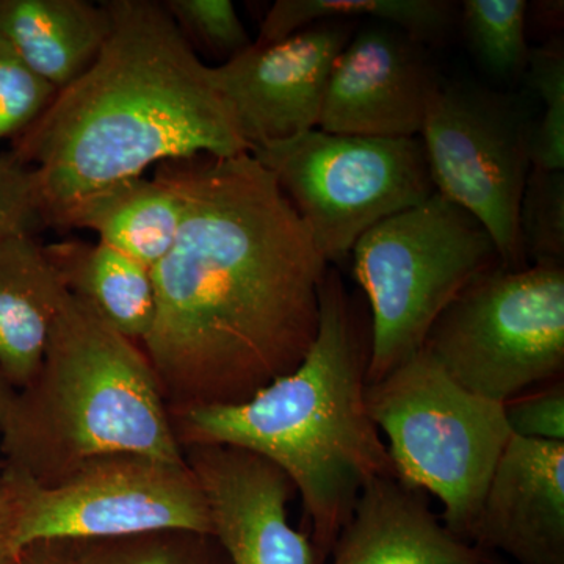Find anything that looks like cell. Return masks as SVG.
<instances>
[{
	"label": "cell",
	"instance_id": "cell-11",
	"mask_svg": "<svg viewBox=\"0 0 564 564\" xmlns=\"http://www.w3.org/2000/svg\"><path fill=\"white\" fill-rule=\"evenodd\" d=\"M352 31L351 21L317 22L210 66L250 151L318 129L334 61Z\"/></svg>",
	"mask_w": 564,
	"mask_h": 564
},
{
	"label": "cell",
	"instance_id": "cell-9",
	"mask_svg": "<svg viewBox=\"0 0 564 564\" xmlns=\"http://www.w3.org/2000/svg\"><path fill=\"white\" fill-rule=\"evenodd\" d=\"M14 505L18 547L155 530L212 533L206 499L187 462L132 454L99 456L54 486L3 470Z\"/></svg>",
	"mask_w": 564,
	"mask_h": 564
},
{
	"label": "cell",
	"instance_id": "cell-5",
	"mask_svg": "<svg viewBox=\"0 0 564 564\" xmlns=\"http://www.w3.org/2000/svg\"><path fill=\"white\" fill-rule=\"evenodd\" d=\"M350 254L369 302V384L421 351L445 307L502 265L484 226L437 193L375 225Z\"/></svg>",
	"mask_w": 564,
	"mask_h": 564
},
{
	"label": "cell",
	"instance_id": "cell-14",
	"mask_svg": "<svg viewBox=\"0 0 564 564\" xmlns=\"http://www.w3.org/2000/svg\"><path fill=\"white\" fill-rule=\"evenodd\" d=\"M470 544L518 564H564V443L511 437Z\"/></svg>",
	"mask_w": 564,
	"mask_h": 564
},
{
	"label": "cell",
	"instance_id": "cell-3",
	"mask_svg": "<svg viewBox=\"0 0 564 564\" xmlns=\"http://www.w3.org/2000/svg\"><path fill=\"white\" fill-rule=\"evenodd\" d=\"M369 359V315L328 267L318 292L317 336L291 373L242 403L169 411L181 447L243 448L291 478L321 564L364 486L397 475L367 408Z\"/></svg>",
	"mask_w": 564,
	"mask_h": 564
},
{
	"label": "cell",
	"instance_id": "cell-7",
	"mask_svg": "<svg viewBox=\"0 0 564 564\" xmlns=\"http://www.w3.org/2000/svg\"><path fill=\"white\" fill-rule=\"evenodd\" d=\"M464 389L507 403L564 375V269L502 265L470 282L426 336Z\"/></svg>",
	"mask_w": 564,
	"mask_h": 564
},
{
	"label": "cell",
	"instance_id": "cell-18",
	"mask_svg": "<svg viewBox=\"0 0 564 564\" xmlns=\"http://www.w3.org/2000/svg\"><path fill=\"white\" fill-rule=\"evenodd\" d=\"M181 223V204L161 177H132L77 199L51 228L88 229L99 242L154 269L172 250Z\"/></svg>",
	"mask_w": 564,
	"mask_h": 564
},
{
	"label": "cell",
	"instance_id": "cell-23",
	"mask_svg": "<svg viewBox=\"0 0 564 564\" xmlns=\"http://www.w3.org/2000/svg\"><path fill=\"white\" fill-rule=\"evenodd\" d=\"M525 76L543 102V117L530 133L534 169L564 170V44L562 36L529 51Z\"/></svg>",
	"mask_w": 564,
	"mask_h": 564
},
{
	"label": "cell",
	"instance_id": "cell-17",
	"mask_svg": "<svg viewBox=\"0 0 564 564\" xmlns=\"http://www.w3.org/2000/svg\"><path fill=\"white\" fill-rule=\"evenodd\" d=\"M110 31L106 2L0 0V36L57 93L90 68Z\"/></svg>",
	"mask_w": 564,
	"mask_h": 564
},
{
	"label": "cell",
	"instance_id": "cell-8",
	"mask_svg": "<svg viewBox=\"0 0 564 564\" xmlns=\"http://www.w3.org/2000/svg\"><path fill=\"white\" fill-rule=\"evenodd\" d=\"M273 174L326 262H339L378 223L434 192L421 140L313 129L250 151Z\"/></svg>",
	"mask_w": 564,
	"mask_h": 564
},
{
	"label": "cell",
	"instance_id": "cell-31",
	"mask_svg": "<svg viewBox=\"0 0 564 564\" xmlns=\"http://www.w3.org/2000/svg\"><path fill=\"white\" fill-rule=\"evenodd\" d=\"M14 395H17V389L7 381L3 377L2 370H0V423L6 419L9 413L11 403H13Z\"/></svg>",
	"mask_w": 564,
	"mask_h": 564
},
{
	"label": "cell",
	"instance_id": "cell-13",
	"mask_svg": "<svg viewBox=\"0 0 564 564\" xmlns=\"http://www.w3.org/2000/svg\"><path fill=\"white\" fill-rule=\"evenodd\" d=\"M182 452L202 486L212 534L231 564H321L310 533L289 522L296 489L280 467L231 445H185Z\"/></svg>",
	"mask_w": 564,
	"mask_h": 564
},
{
	"label": "cell",
	"instance_id": "cell-28",
	"mask_svg": "<svg viewBox=\"0 0 564 564\" xmlns=\"http://www.w3.org/2000/svg\"><path fill=\"white\" fill-rule=\"evenodd\" d=\"M513 436L564 443V380L536 386L503 403Z\"/></svg>",
	"mask_w": 564,
	"mask_h": 564
},
{
	"label": "cell",
	"instance_id": "cell-6",
	"mask_svg": "<svg viewBox=\"0 0 564 564\" xmlns=\"http://www.w3.org/2000/svg\"><path fill=\"white\" fill-rule=\"evenodd\" d=\"M366 400L388 436L399 478L437 497L444 524L470 543L486 489L513 437L503 403L464 389L423 348L367 384Z\"/></svg>",
	"mask_w": 564,
	"mask_h": 564
},
{
	"label": "cell",
	"instance_id": "cell-26",
	"mask_svg": "<svg viewBox=\"0 0 564 564\" xmlns=\"http://www.w3.org/2000/svg\"><path fill=\"white\" fill-rule=\"evenodd\" d=\"M163 7L182 33H191L193 39L226 61L252 44L231 0H169Z\"/></svg>",
	"mask_w": 564,
	"mask_h": 564
},
{
	"label": "cell",
	"instance_id": "cell-12",
	"mask_svg": "<svg viewBox=\"0 0 564 564\" xmlns=\"http://www.w3.org/2000/svg\"><path fill=\"white\" fill-rule=\"evenodd\" d=\"M437 85L425 44L393 25L373 22L352 33L334 61L318 129L417 139Z\"/></svg>",
	"mask_w": 564,
	"mask_h": 564
},
{
	"label": "cell",
	"instance_id": "cell-1",
	"mask_svg": "<svg viewBox=\"0 0 564 564\" xmlns=\"http://www.w3.org/2000/svg\"><path fill=\"white\" fill-rule=\"evenodd\" d=\"M181 223L152 269L140 344L169 411L236 404L291 373L313 345L328 262L251 152L159 163Z\"/></svg>",
	"mask_w": 564,
	"mask_h": 564
},
{
	"label": "cell",
	"instance_id": "cell-2",
	"mask_svg": "<svg viewBox=\"0 0 564 564\" xmlns=\"http://www.w3.org/2000/svg\"><path fill=\"white\" fill-rule=\"evenodd\" d=\"M106 6L101 54L10 151L35 172L46 226L77 199L159 163L250 152L210 66L163 2Z\"/></svg>",
	"mask_w": 564,
	"mask_h": 564
},
{
	"label": "cell",
	"instance_id": "cell-29",
	"mask_svg": "<svg viewBox=\"0 0 564 564\" xmlns=\"http://www.w3.org/2000/svg\"><path fill=\"white\" fill-rule=\"evenodd\" d=\"M21 552L17 543L13 499L9 488L0 480V564H17Z\"/></svg>",
	"mask_w": 564,
	"mask_h": 564
},
{
	"label": "cell",
	"instance_id": "cell-30",
	"mask_svg": "<svg viewBox=\"0 0 564 564\" xmlns=\"http://www.w3.org/2000/svg\"><path fill=\"white\" fill-rule=\"evenodd\" d=\"M17 564H74L68 541H44L22 549Z\"/></svg>",
	"mask_w": 564,
	"mask_h": 564
},
{
	"label": "cell",
	"instance_id": "cell-4",
	"mask_svg": "<svg viewBox=\"0 0 564 564\" xmlns=\"http://www.w3.org/2000/svg\"><path fill=\"white\" fill-rule=\"evenodd\" d=\"M11 474L54 486L99 456L185 462L158 378L139 344L66 293L31 383L0 423Z\"/></svg>",
	"mask_w": 564,
	"mask_h": 564
},
{
	"label": "cell",
	"instance_id": "cell-24",
	"mask_svg": "<svg viewBox=\"0 0 564 564\" xmlns=\"http://www.w3.org/2000/svg\"><path fill=\"white\" fill-rule=\"evenodd\" d=\"M519 236L527 262L563 265L564 170L532 166L519 209Z\"/></svg>",
	"mask_w": 564,
	"mask_h": 564
},
{
	"label": "cell",
	"instance_id": "cell-19",
	"mask_svg": "<svg viewBox=\"0 0 564 564\" xmlns=\"http://www.w3.org/2000/svg\"><path fill=\"white\" fill-rule=\"evenodd\" d=\"M70 295L132 343L147 339L155 318L152 269L102 242L44 245Z\"/></svg>",
	"mask_w": 564,
	"mask_h": 564
},
{
	"label": "cell",
	"instance_id": "cell-15",
	"mask_svg": "<svg viewBox=\"0 0 564 564\" xmlns=\"http://www.w3.org/2000/svg\"><path fill=\"white\" fill-rule=\"evenodd\" d=\"M332 564H507L456 536L430 507V494L397 475L364 486L332 549Z\"/></svg>",
	"mask_w": 564,
	"mask_h": 564
},
{
	"label": "cell",
	"instance_id": "cell-22",
	"mask_svg": "<svg viewBox=\"0 0 564 564\" xmlns=\"http://www.w3.org/2000/svg\"><path fill=\"white\" fill-rule=\"evenodd\" d=\"M74 564H231L212 533L169 529L69 543Z\"/></svg>",
	"mask_w": 564,
	"mask_h": 564
},
{
	"label": "cell",
	"instance_id": "cell-16",
	"mask_svg": "<svg viewBox=\"0 0 564 564\" xmlns=\"http://www.w3.org/2000/svg\"><path fill=\"white\" fill-rule=\"evenodd\" d=\"M66 293L33 234L0 242V370L17 391L35 377Z\"/></svg>",
	"mask_w": 564,
	"mask_h": 564
},
{
	"label": "cell",
	"instance_id": "cell-20",
	"mask_svg": "<svg viewBox=\"0 0 564 564\" xmlns=\"http://www.w3.org/2000/svg\"><path fill=\"white\" fill-rule=\"evenodd\" d=\"M367 18L393 25L422 44L441 43L454 24V3L444 0H278L256 43L288 39L317 22Z\"/></svg>",
	"mask_w": 564,
	"mask_h": 564
},
{
	"label": "cell",
	"instance_id": "cell-25",
	"mask_svg": "<svg viewBox=\"0 0 564 564\" xmlns=\"http://www.w3.org/2000/svg\"><path fill=\"white\" fill-rule=\"evenodd\" d=\"M57 96L0 36V141L20 137Z\"/></svg>",
	"mask_w": 564,
	"mask_h": 564
},
{
	"label": "cell",
	"instance_id": "cell-21",
	"mask_svg": "<svg viewBox=\"0 0 564 564\" xmlns=\"http://www.w3.org/2000/svg\"><path fill=\"white\" fill-rule=\"evenodd\" d=\"M525 0H466L462 7L463 32L478 65L500 80L525 73L530 47L525 28Z\"/></svg>",
	"mask_w": 564,
	"mask_h": 564
},
{
	"label": "cell",
	"instance_id": "cell-10",
	"mask_svg": "<svg viewBox=\"0 0 564 564\" xmlns=\"http://www.w3.org/2000/svg\"><path fill=\"white\" fill-rule=\"evenodd\" d=\"M532 126L510 96L440 82L421 131L434 192L484 226L507 270L529 267L519 209L532 170Z\"/></svg>",
	"mask_w": 564,
	"mask_h": 564
},
{
	"label": "cell",
	"instance_id": "cell-27",
	"mask_svg": "<svg viewBox=\"0 0 564 564\" xmlns=\"http://www.w3.org/2000/svg\"><path fill=\"white\" fill-rule=\"evenodd\" d=\"M39 182L31 166L17 155L0 154V242L43 228Z\"/></svg>",
	"mask_w": 564,
	"mask_h": 564
}]
</instances>
